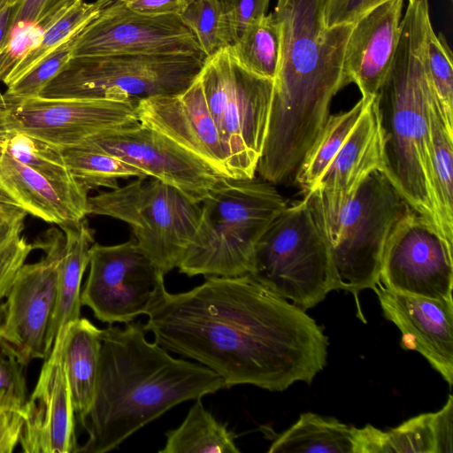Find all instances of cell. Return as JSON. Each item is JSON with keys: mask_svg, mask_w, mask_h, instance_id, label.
I'll use <instances>...</instances> for the list:
<instances>
[{"mask_svg": "<svg viewBox=\"0 0 453 453\" xmlns=\"http://www.w3.org/2000/svg\"><path fill=\"white\" fill-rule=\"evenodd\" d=\"M146 315L143 327L158 345L210 368L224 388L284 391L311 383L326 365L323 327L251 273L205 276L177 294L165 289Z\"/></svg>", "mask_w": 453, "mask_h": 453, "instance_id": "1", "label": "cell"}, {"mask_svg": "<svg viewBox=\"0 0 453 453\" xmlns=\"http://www.w3.org/2000/svg\"><path fill=\"white\" fill-rule=\"evenodd\" d=\"M326 0L278 3L280 52L267 134L257 173L270 183L294 176L330 115L334 96L349 84L344 58L353 24L326 27Z\"/></svg>", "mask_w": 453, "mask_h": 453, "instance_id": "2", "label": "cell"}, {"mask_svg": "<svg viewBox=\"0 0 453 453\" xmlns=\"http://www.w3.org/2000/svg\"><path fill=\"white\" fill-rule=\"evenodd\" d=\"M145 332L140 322L102 329L95 395L81 424L88 436L78 452L111 451L175 405L224 388L218 373L173 357Z\"/></svg>", "mask_w": 453, "mask_h": 453, "instance_id": "3", "label": "cell"}, {"mask_svg": "<svg viewBox=\"0 0 453 453\" xmlns=\"http://www.w3.org/2000/svg\"><path fill=\"white\" fill-rule=\"evenodd\" d=\"M432 26L428 0H410L400 37L376 102L384 137V170L412 210L453 243L441 219L432 161L426 62Z\"/></svg>", "mask_w": 453, "mask_h": 453, "instance_id": "4", "label": "cell"}, {"mask_svg": "<svg viewBox=\"0 0 453 453\" xmlns=\"http://www.w3.org/2000/svg\"><path fill=\"white\" fill-rule=\"evenodd\" d=\"M200 203L196 230L177 267L189 277L252 273L259 240L288 205L273 184L256 176L223 177Z\"/></svg>", "mask_w": 453, "mask_h": 453, "instance_id": "5", "label": "cell"}, {"mask_svg": "<svg viewBox=\"0 0 453 453\" xmlns=\"http://www.w3.org/2000/svg\"><path fill=\"white\" fill-rule=\"evenodd\" d=\"M304 198L327 246L338 290L357 298L360 291L373 289L391 233L413 211L407 201L382 171L369 174L334 210Z\"/></svg>", "mask_w": 453, "mask_h": 453, "instance_id": "6", "label": "cell"}, {"mask_svg": "<svg viewBox=\"0 0 453 453\" xmlns=\"http://www.w3.org/2000/svg\"><path fill=\"white\" fill-rule=\"evenodd\" d=\"M198 79L229 177L253 178L267 134L273 81L247 70L229 47L205 58Z\"/></svg>", "mask_w": 453, "mask_h": 453, "instance_id": "7", "label": "cell"}, {"mask_svg": "<svg viewBox=\"0 0 453 453\" xmlns=\"http://www.w3.org/2000/svg\"><path fill=\"white\" fill-rule=\"evenodd\" d=\"M251 273L304 311L338 290L327 246L304 197L288 205L263 234Z\"/></svg>", "mask_w": 453, "mask_h": 453, "instance_id": "8", "label": "cell"}, {"mask_svg": "<svg viewBox=\"0 0 453 453\" xmlns=\"http://www.w3.org/2000/svg\"><path fill=\"white\" fill-rule=\"evenodd\" d=\"M88 215L129 225L140 250L165 275L178 267L196 230L200 203L157 179L128 184L88 196Z\"/></svg>", "mask_w": 453, "mask_h": 453, "instance_id": "9", "label": "cell"}, {"mask_svg": "<svg viewBox=\"0 0 453 453\" xmlns=\"http://www.w3.org/2000/svg\"><path fill=\"white\" fill-rule=\"evenodd\" d=\"M204 58L118 54L73 58L40 96L52 99L137 100L185 90Z\"/></svg>", "mask_w": 453, "mask_h": 453, "instance_id": "10", "label": "cell"}, {"mask_svg": "<svg viewBox=\"0 0 453 453\" xmlns=\"http://www.w3.org/2000/svg\"><path fill=\"white\" fill-rule=\"evenodd\" d=\"M64 243L65 235L54 227L42 234L33 246L45 257L22 265L0 304V353L24 367L50 355L47 340Z\"/></svg>", "mask_w": 453, "mask_h": 453, "instance_id": "11", "label": "cell"}, {"mask_svg": "<svg viewBox=\"0 0 453 453\" xmlns=\"http://www.w3.org/2000/svg\"><path fill=\"white\" fill-rule=\"evenodd\" d=\"M138 100L16 98L0 93V133H22L61 150L138 121Z\"/></svg>", "mask_w": 453, "mask_h": 453, "instance_id": "12", "label": "cell"}, {"mask_svg": "<svg viewBox=\"0 0 453 453\" xmlns=\"http://www.w3.org/2000/svg\"><path fill=\"white\" fill-rule=\"evenodd\" d=\"M89 273L81 292L100 321L132 322L148 312L165 290V275L140 250L134 238L115 245L94 242L89 250Z\"/></svg>", "mask_w": 453, "mask_h": 453, "instance_id": "13", "label": "cell"}, {"mask_svg": "<svg viewBox=\"0 0 453 453\" xmlns=\"http://www.w3.org/2000/svg\"><path fill=\"white\" fill-rule=\"evenodd\" d=\"M379 283L394 292L453 302L452 243L411 211L385 245Z\"/></svg>", "mask_w": 453, "mask_h": 453, "instance_id": "14", "label": "cell"}, {"mask_svg": "<svg viewBox=\"0 0 453 453\" xmlns=\"http://www.w3.org/2000/svg\"><path fill=\"white\" fill-rule=\"evenodd\" d=\"M191 55L204 58L178 14L148 15L116 0L75 37L73 58L104 55Z\"/></svg>", "mask_w": 453, "mask_h": 453, "instance_id": "15", "label": "cell"}, {"mask_svg": "<svg viewBox=\"0 0 453 453\" xmlns=\"http://www.w3.org/2000/svg\"><path fill=\"white\" fill-rule=\"evenodd\" d=\"M104 151L201 203L223 178L157 131L137 122L103 133L78 146Z\"/></svg>", "mask_w": 453, "mask_h": 453, "instance_id": "16", "label": "cell"}, {"mask_svg": "<svg viewBox=\"0 0 453 453\" xmlns=\"http://www.w3.org/2000/svg\"><path fill=\"white\" fill-rule=\"evenodd\" d=\"M65 327L58 331L25 404L20 437L26 453H77L75 412L62 362Z\"/></svg>", "mask_w": 453, "mask_h": 453, "instance_id": "17", "label": "cell"}, {"mask_svg": "<svg viewBox=\"0 0 453 453\" xmlns=\"http://www.w3.org/2000/svg\"><path fill=\"white\" fill-rule=\"evenodd\" d=\"M138 121L229 177L225 152L198 76L182 92L138 100Z\"/></svg>", "mask_w": 453, "mask_h": 453, "instance_id": "18", "label": "cell"}, {"mask_svg": "<svg viewBox=\"0 0 453 453\" xmlns=\"http://www.w3.org/2000/svg\"><path fill=\"white\" fill-rule=\"evenodd\" d=\"M383 316L402 333L403 349L416 350L453 384V302L391 291L378 283L372 289Z\"/></svg>", "mask_w": 453, "mask_h": 453, "instance_id": "19", "label": "cell"}, {"mask_svg": "<svg viewBox=\"0 0 453 453\" xmlns=\"http://www.w3.org/2000/svg\"><path fill=\"white\" fill-rule=\"evenodd\" d=\"M384 170V137L376 96L309 196L329 210L342 205L372 173Z\"/></svg>", "mask_w": 453, "mask_h": 453, "instance_id": "20", "label": "cell"}, {"mask_svg": "<svg viewBox=\"0 0 453 453\" xmlns=\"http://www.w3.org/2000/svg\"><path fill=\"white\" fill-rule=\"evenodd\" d=\"M403 7V0H388L353 25L344 67L363 97L375 96L389 71L400 37Z\"/></svg>", "mask_w": 453, "mask_h": 453, "instance_id": "21", "label": "cell"}, {"mask_svg": "<svg viewBox=\"0 0 453 453\" xmlns=\"http://www.w3.org/2000/svg\"><path fill=\"white\" fill-rule=\"evenodd\" d=\"M88 194L52 184L0 145V204L21 209L60 226L88 215Z\"/></svg>", "mask_w": 453, "mask_h": 453, "instance_id": "22", "label": "cell"}, {"mask_svg": "<svg viewBox=\"0 0 453 453\" xmlns=\"http://www.w3.org/2000/svg\"><path fill=\"white\" fill-rule=\"evenodd\" d=\"M65 243L58 272L57 296L48 335L50 353L58 331L81 318V287L89 263V250L95 242L94 231L85 219L59 226Z\"/></svg>", "mask_w": 453, "mask_h": 453, "instance_id": "23", "label": "cell"}, {"mask_svg": "<svg viewBox=\"0 0 453 453\" xmlns=\"http://www.w3.org/2000/svg\"><path fill=\"white\" fill-rule=\"evenodd\" d=\"M102 329L80 318L65 327L62 362L75 415L82 424L92 406L99 369Z\"/></svg>", "mask_w": 453, "mask_h": 453, "instance_id": "24", "label": "cell"}, {"mask_svg": "<svg viewBox=\"0 0 453 453\" xmlns=\"http://www.w3.org/2000/svg\"><path fill=\"white\" fill-rule=\"evenodd\" d=\"M269 453H353V426L313 412L274 434Z\"/></svg>", "mask_w": 453, "mask_h": 453, "instance_id": "25", "label": "cell"}, {"mask_svg": "<svg viewBox=\"0 0 453 453\" xmlns=\"http://www.w3.org/2000/svg\"><path fill=\"white\" fill-rule=\"evenodd\" d=\"M165 444L160 453H238L236 434L219 422L202 403L195 400L185 419L165 433Z\"/></svg>", "mask_w": 453, "mask_h": 453, "instance_id": "26", "label": "cell"}, {"mask_svg": "<svg viewBox=\"0 0 453 453\" xmlns=\"http://www.w3.org/2000/svg\"><path fill=\"white\" fill-rule=\"evenodd\" d=\"M111 1L96 0L88 3L85 0H76L61 11L42 29L37 45L13 66L2 82L6 87L16 82L58 48L74 38Z\"/></svg>", "mask_w": 453, "mask_h": 453, "instance_id": "27", "label": "cell"}, {"mask_svg": "<svg viewBox=\"0 0 453 453\" xmlns=\"http://www.w3.org/2000/svg\"><path fill=\"white\" fill-rule=\"evenodd\" d=\"M373 97L362 96L349 110L329 115L294 176L304 195L312 190Z\"/></svg>", "mask_w": 453, "mask_h": 453, "instance_id": "28", "label": "cell"}, {"mask_svg": "<svg viewBox=\"0 0 453 453\" xmlns=\"http://www.w3.org/2000/svg\"><path fill=\"white\" fill-rule=\"evenodd\" d=\"M353 453H435L432 412L422 413L388 430L370 424L353 426Z\"/></svg>", "mask_w": 453, "mask_h": 453, "instance_id": "29", "label": "cell"}, {"mask_svg": "<svg viewBox=\"0 0 453 453\" xmlns=\"http://www.w3.org/2000/svg\"><path fill=\"white\" fill-rule=\"evenodd\" d=\"M229 48L247 70L273 81L280 52V28L274 13L249 24Z\"/></svg>", "mask_w": 453, "mask_h": 453, "instance_id": "30", "label": "cell"}, {"mask_svg": "<svg viewBox=\"0 0 453 453\" xmlns=\"http://www.w3.org/2000/svg\"><path fill=\"white\" fill-rule=\"evenodd\" d=\"M432 161L441 219L453 236V128L446 122L433 89L428 105Z\"/></svg>", "mask_w": 453, "mask_h": 453, "instance_id": "31", "label": "cell"}, {"mask_svg": "<svg viewBox=\"0 0 453 453\" xmlns=\"http://www.w3.org/2000/svg\"><path fill=\"white\" fill-rule=\"evenodd\" d=\"M0 145L13 158L29 166L52 184L73 191L87 192L71 173L63 150L15 132L0 133Z\"/></svg>", "mask_w": 453, "mask_h": 453, "instance_id": "32", "label": "cell"}, {"mask_svg": "<svg viewBox=\"0 0 453 453\" xmlns=\"http://www.w3.org/2000/svg\"><path fill=\"white\" fill-rule=\"evenodd\" d=\"M77 183L88 193L98 188L115 189L119 179L148 177L135 166L101 150L75 147L63 150Z\"/></svg>", "mask_w": 453, "mask_h": 453, "instance_id": "33", "label": "cell"}, {"mask_svg": "<svg viewBox=\"0 0 453 453\" xmlns=\"http://www.w3.org/2000/svg\"><path fill=\"white\" fill-rule=\"evenodd\" d=\"M205 58L230 47L234 35L219 0H192L179 14Z\"/></svg>", "mask_w": 453, "mask_h": 453, "instance_id": "34", "label": "cell"}, {"mask_svg": "<svg viewBox=\"0 0 453 453\" xmlns=\"http://www.w3.org/2000/svg\"><path fill=\"white\" fill-rule=\"evenodd\" d=\"M428 74L444 119L453 128V64L451 49L441 33L430 27L426 41Z\"/></svg>", "mask_w": 453, "mask_h": 453, "instance_id": "35", "label": "cell"}, {"mask_svg": "<svg viewBox=\"0 0 453 453\" xmlns=\"http://www.w3.org/2000/svg\"><path fill=\"white\" fill-rule=\"evenodd\" d=\"M75 37L58 48L16 82L8 86L4 94L16 98L39 96L49 82L51 81L73 58V48Z\"/></svg>", "mask_w": 453, "mask_h": 453, "instance_id": "36", "label": "cell"}, {"mask_svg": "<svg viewBox=\"0 0 453 453\" xmlns=\"http://www.w3.org/2000/svg\"><path fill=\"white\" fill-rule=\"evenodd\" d=\"M25 404L0 393V453H12L20 441Z\"/></svg>", "mask_w": 453, "mask_h": 453, "instance_id": "37", "label": "cell"}, {"mask_svg": "<svg viewBox=\"0 0 453 453\" xmlns=\"http://www.w3.org/2000/svg\"><path fill=\"white\" fill-rule=\"evenodd\" d=\"M76 0H21L15 6L12 27L18 24H32L46 27L64 9Z\"/></svg>", "mask_w": 453, "mask_h": 453, "instance_id": "38", "label": "cell"}, {"mask_svg": "<svg viewBox=\"0 0 453 453\" xmlns=\"http://www.w3.org/2000/svg\"><path fill=\"white\" fill-rule=\"evenodd\" d=\"M33 250V243L27 242L22 234L0 249V301L5 297L17 273Z\"/></svg>", "mask_w": 453, "mask_h": 453, "instance_id": "39", "label": "cell"}, {"mask_svg": "<svg viewBox=\"0 0 453 453\" xmlns=\"http://www.w3.org/2000/svg\"><path fill=\"white\" fill-rule=\"evenodd\" d=\"M231 27L234 42L251 22L266 15L270 0H219Z\"/></svg>", "mask_w": 453, "mask_h": 453, "instance_id": "40", "label": "cell"}, {"mask_svg": "<svg viewBox=\"0 0 453 453\" xmlns=\"http://www.w3.org/2000/svg\"><path fill=\"white\" fill-rule=\"evenodd\" d=\"M386 1L388 0H326L324 10L325 26L333 27L353 24Z\"/></svg>", "mask_w": 453, "mask_h": 453, "instance_id": "41", "label": "cell"}, {"mask_svg": "<svg viewBox=\"0 0 453 453\" xmlns=\"http://www.w3.org/2000/svg\"><path fill=\"white\" fill-rule=\"evenodd\" d=\"M23 367L16 360L0 353V393L26 404L27 388Z\"/></svg>", "mask_w": 453, "mask_h": 453, "instance_id": "42", "label": "cell"}, {"mask_svg": "<svg viewBox=\"0 0 453 453\" xmlns=\"http://www.w3.org/2000/svg\"><path fill=\"white\" fill-rule=\"evenodd\" d=\"M435 453L453 452V395L449 397L443 407L432 412Z\"/></svg>", "mask_w": 453, "mask_h": 453, "instance_id": "43", "label": "cell"}, {"mask_svg": "<svg viewBox=\"0 0 453 453\" xmlns=\"http://www.w3.org/2000/svg\"><path fill=\"white\" fill-rule=\"evenodd\" d=\"M127 8L148 15L180 14L192 0H116Z\"/></svg>", "mask_w": 453, "mask_h": 453, "instance_id": "44", "label": "cell"}, {"mask_svg": "<svg viewBox=\"0 0 453 453\" xmlns=\"http://www.w3.org/2000/svg\"><path fill=\"white\" fill-rule=\"evenodd\" d=\"M26 215L21 209L0 204V249L22 234Z\"/></svg>", "mask_w": 453, "mask_h": 453, "instance_id": "45", "label": "cell"}, {"mask_svg": "<svg viewBox=\"0 0 453 453\" xmlns=\"http://www.w3.org/2000/svg\"><path fill=\"white\" fill-rule=\"evenodd\" d=\"M14 8L15 6H4L0 9V54L11 35Z\"/></svg>", "mask_w": 453, "mask_h": 453, "instance_id": "46", "label": "cell"}, {"mask_svg": "<svg viewBox=\"0 0 453 453\" xmlns=\"http://www.w3.org/2000/svg\"><path fill=\"white\" fill-rule=\"evenodd\" d=\"M21 0H0V9L4 6H17Z\"/></svg>", "mask_w": 453, "mask_h": 453, "instance_id": "47", "label": "cell"}, {"mask_svg": "<svg viewBox=\"0 0 453 453\" xmlns=\"http://www.w3.org/2000/svg\"><path fill=\"white\" fill-rule=\"evenodd\" d=\"M286 1H288V0H278V3H284Z\"/></svg>", "mask_w": 453, "mask_h": 453, "instance_id": "48", "label": "cell"}]
</instances>
